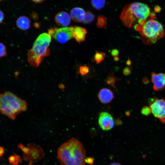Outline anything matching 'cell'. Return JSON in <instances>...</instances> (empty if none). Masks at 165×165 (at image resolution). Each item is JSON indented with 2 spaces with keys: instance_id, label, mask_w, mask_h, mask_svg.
Segmentation results:
<instances>
[{
  "instance_id": "obj_1",
  "label": "cell",
  "mask_w": 165,
  "mask_h": 165,
  "mask_svg": "<svg viewBox=\"0 0 165 165\" xmlns=\"http://www.w3.org/2000/svg\"><path fill=\"white\" fill-rule=\"evenodd\" d=\"M86 156L82 143L74 138L62 144L57 150V158L61 165H85Z\"/></svg>"
},
{
  "instance_id": "obj_2",
  "label": "cell",
  "mask_w": 165,
  "mask_h": 165,
  "mask_svg": "<svg viewBox=\"0 0 165 165\" xmlns=\"http://www.w3.org/2000/svg\"><path fill=\"white\" fill-rule=\"evenodd\" d=\"M27 108L26 102L13 93L6 91L0 94V112L9 119L14 120L17 115Z\"/></svg>"
},
{
  "instance_id": "obj_3",
  "label": "cell",
  "mask_w": 165,
  "mask_h": 165,
  "mask_svg": "<svg viewBox=\"0 0 165 165\" xmlns=\"http://www.w3.org/2000/svg\"><path fill=\"white\" fill-rule=\"evenodd\" d=\"M150 14V9L147 5L134 2L124 9L120 18L126 27L130 28L136 21L141 25L147 20Z\"/></svg>"
},
{
  "instance_id": "obj_4",
  "label": "cell",
  "mask_w": 165,
  "mask_h": 165,
  "mask_svg": "<svg viewBox=\"0 0 165 165\" xmlns=\"http://www.w3.org/2000/svg\"><path fill=\"white\" fill-rule=\"evenodd\" d=\"M51 37L48 33L40 34L34 42L32 49L28 52V61L31 66L38 67L45 57L50 54L49 48Z\"/></svg>"
},
{
  "instance_id": "obj_5",
  "label": "cell",
  "mask_w": 165,
  "mask_h": 165,
  "mask_svg": "<svg viewBox=\"0 0 165 165\" xmlns=\"http://www.w3.org/2000/svg\"><path fill=\"white\" fill-rule=\"evenodd\" d=\"M134 28L143 38L152 43L162 38L164 34L163 24L153 19L146 20L141 25L137 24Z\"/></svg>"
},
{
  "instance_id": "obj_6",
  "label": "cell",
  "mask_w": 165,
  "mask_h": 165,
  "mask_svg": "<svg viewBox=\"0 0 165 165\" xmlns=\"http://www.w3.org/2000/svg\"><path fill=\"white\" fill-rule=\"evenodd\" d=\"M149 105L154 117L165 123V99L155 98L150 101Z\"/></svg>"
},
{
  "instance_id": "obj_7",
  "label": "cell",
  "mask_w": 165,
  "mask_h": 165,
  "mask_svg": "<svg viewBox=\"0 0 165 165\" xmlns=\"http://www.w3.org/2000/svg\"><path fill=\"white\" fill-rule=\"evenodd\" d=\"M27 147L29 149L28 154H23L25 160L33 163L38 162L43 157L44 152L39 146L34 143H29Z\"/></svg>"
},
{
  "instance_id": "obj_8",
  "label": "cell",
  "mask_w": 165,
  "mask_h": 165,
  "mask_svg": "<svg viewBox=\"0 0 165 165\" xmlns=\"http://www.w3.org/2000/svg\"><path fill=\"white\" fill-rule=\"evenodd\" d=\"M74 26H70L57 28L53 38L61 43L67 42L73 38Z\"/></svg>"
},
{
  "instance_id": "obj_9",
  "label": "cell",
  "mask_w": 165,
  "mask_h": 165,
  "mask_svg": "<svg viewBox=\"0 0 165 165\" xmlns=\"http://www.w3.org/2000/svg\"><path fill=\"white\" fill-rule=\"evenodd\" d=\"M98 122L100 127L104 131L110 130L114 127L113 118L110 113L107 112H102L100 114Z\"/></svg>"
},
{
  "instance_id": "obj_10",
  "label": "cell",
  "mask_w": 165,
  "mask_h": 165,
  "mask_svg": "<svg viewBox=\"0 0 165 165\" xmlns=\"http://www.w3.org/2000/svg\"><path fill=\"white\" fill-rule=\"evenodd\" d=\"M151 77V80L154 90L159 91L165 88V73L152 72Z\"/></svg>"
},
{
  "instance_id": "obj_11",
  "label": "cell",
  "mask_w": 165,
  "mask_h": 165,
  "mask_svg": "<svg viewBox=\"0 0 165 165\" xmlns=\"http://www.w3.org/2000/svg\"><path fill=\"white\" fill-rule=\"evenodd\" d=\"M71 18L68 13L65 11H61L58 13L55 16V21L58 26L66 27L71 23Z\"/></svg>"
},
{
  "instance_id": "obj_12",
  "label": "cell",
  "mask_w": 165,
  "mask_h": 165,
  "mask_svg": "<svg viewBox=\"0 0 165 165\" xmlns=\"http://www.w3.org/2000/svg\"><path fill=\"white\" fill-rule=\"evenodd\" d=\"M97 97L102 103L107 104L112 100L114 96L113 92L110 89L103 88L100 90Z\"/></svg>"
},
{
  "instance_id": "obj_13",
  "label": "cell",
  "mask_w": 165,
  "mask_h": 165,
  "mask_svg": "<svg viewBox=\"0 0 165 165\" xmlns=\"http://www.w3.org/2000/svg\"><path fill=\"white\" fill-rule=\"evenodd\" d=\"M86 13L83 9L79 7L73 8L71 11L70 16L71 19L76 22H81L83 21Z\"/></svg>"
},
{
  "instance_id": "obj_14",
  "label": "cell",
  "mask_w": 165,
  "mask_h": 165,
  "mask_svg": "<svg viewBox=\"0 0 165 165\" xmlns=\"http://www.w3.org/2000/svg\"><path fill=\"white\" fill-rule=\"evenodd\" d=\"M86 33V30L85 28L79 26H74L73 37L77 42H80L84 41Z\"/></svg>"
},
{
  "instance_id": "obj_15",
  "label": "cell",
  "mask_w": 165,
  "mask_h": 165,
  "mask_svg": "<svg viewBox=\"0 0 165 165\" xmlns=\"http://www.w3.org/2000/svg\"><path fill=\"white\" fill-rule=\"evenodd\" d=\"M31 21L29 18L24 16H20L17 19L16 25L21 30L26 31L29 29L30 26Z\"/></svg>"
},
{
  "instance_id": "obj_16",
  "label": "cell",
  "mask_w": 165,
  "mask_h": 165,
  "mask_svg": "<svg viewBox=\"0 0 165 165\" xmlns=\"http://www.w3.org/2000/svg\"><path fill=\"white\" fill-rule=\"evenodd\" d=\"M119 80V79L116 77L113 73H111L107 77L106 82L108 85L116 89L115 86L116 82Z\"/></svg>"
},
{
  "instance_id": "obj_17",
  "label": "cell",
  "mask_w": 165,
  "mask_h": 165,
  "mask_svg": "<svg viewBox=\"0 0 165 165\" xmlns=\"http://www.w3.org/2000/svg\"><path fill=\"white\" fill-rule=\"evenodd\" d=\"M105 57L104 53L96 51L94 54L93 61L97 64H98L104 60Z\"/></svg>"
},
{
  "instance_id": "obj_18",
  "label": "cell",
  "mask_w": 165,
  "mask_h": 165,
  "mask_svg": "<svg viewBox=\"0 0 165 165\" xmlns=\"http://www.w3.org/2000/svg\"><path fill=\"white\" fill-rule=\"evenodd\" d=\"M91 4L95 9L99 10L103 8L105 4V0H91Z\"/></svg>"
},
{
  "instance_id": "obj_19",
  "label": "cell",
  "mask_w": 165,
  "mask_h": 165,
  "mask_svg": "<svg viewBox=\"0 0 165 165\" xmlns=\"http://www.w3.org/2000/svg\"><path fill=\"white\" fill-rule=\"evenodd\" d=\"M106 20L104 16H100L97 17L96 25L98 28H104L106 26Z\"/></svg>"
},
{
  "instance_id": "obj_20",
  "label": "cell",
  "mask_w": 165,
  "mask_h": 165,
  "mask_svg": "<svg viewBox=\"0 0 165 165\" xmlns=\"http://www.w3.org/2000/svg\"><path fill=\"white\" fill-rule=\"evenodd\" d=\"M95 16L94 14L90 12L86 13L83 22L86 24H89L91 23L94 20Z\"/></svg>"
},
{
  "instance_id": "obj_21",
  "label": "cell",
  "mask_w": 165,
  "mask_h": 165,
  "mask_svg": "<svg viewBox=\"0 0 165 165\" xmlns=\"http://www.w3.org/2000/svg\"><path fill=\"white\" fill-rule=\"evenodd\" d=\"M89 68L86 65L82 66L79 67V72L82 75H87L89 72Z\"/></svg>"
},
{
  "instance_id": "obj_22",
  "label": "cell",
  "mask_w": 165,
  "mask_h": 165,
  "mask_svg": "<svg viewBox=\"0 0 165 165\" xmlns=\"http://www.w3.org/2000/svg\"><path fill=\"white\" fill-rule=\"evenodd\" d=\"M6 49L3 43L0 42V57H3L6 55Z\"/></svg>"
},
{
  "instance_id": "obj_23",
  "label": "cell",
  "mask_w": 165,
  "mask_h": 165,
  "mask_svg": "<svg viewBox=\"0 0 165 165\" xmlns=\"http://www.w3.org/2000/svg\"><path fill=\"white\" fill-rule=\"evenodd\" d=\"M141 112L143 115L148 116L151 113V111L150 107L145 106L142 108Z\"/></svg>"
},
{
  "instance_id": "obj_24",
  "label": "cell",
  "mask_w": 165,
  "mask_h": 165,
  "mask_svg": "<svg viewBox=\"0 0 165 165\" xmlns=\"http://www.w3.org/2000/svg\"><path fill=\"white\" fill-rule=\"evenodd\" d=\"M15 159L12 165H18L19 163L22 162V159L21 157L16 154L14 153Z\"/></svg>"
},
{
  "instance_id": "obj_25",
  "label": "cell",
  "mask_w": 165,
  "mask_h": 165,
  "mask_svg": "<svg viewBox=\"0 0 165 165\" xmlns=\"http://www.w3.org/2000/svg\"><path fill=\"white\" fill-rule=\"evenodd\" d=\"M18 148L20 149L25 154H28L29 152V149L27 147H26L24 146L21 143H20L18 144Z\"/></svg>"
},
{
  "instance_id": "obj_26",
  "label": "cell",
  "mask_w": 165,
  "mask_h": 165,
  "mask_svg": "<svg viewBox=\"0 0 165 165\" xmlns=\"http://www.w3.org/2000/svg\"><path fill=\"white\" fill-rule=\"evenodd\" d=\"M131 67H127L125 68L123 70V74L125 76H128L131 74Z\"/></svg>"
},
{
  "instance_id": "obj_27",
  "label": "cell",
  "mask_w": 165,
  "mask_h": 165,
  "mask_svg": "<svg viewBox=\"0 0 165 165\" xmlns=\"http://www.w3.org/2000/svg\"><path fill=\"white\" fill-rule=\"evenodd\" d=\"M58 28H50L48 29V34L51 37L54 34Z\"/></svg>"
},
{
  "instance_id": "obj_28",
  "label": "cell",
  "mask_w": 165,
  "mask_h": 165,
  "mask_svg": "<svg viewBox=\"0 0 165 165\" xmlns=\"http://www.w3.org/2000/svg\"><path fill=\"white\" fill-rule=\"evenodd\" d=\"M111 54L114 57L118 56L119 54V51L116 49H112L111 52Z\"/></svg>"
},
{
  "instance_id": "obj_29",
  "label": "cell",
  "mask_w": 165,
  "mask_h": 165,
  "mask_svg": "<svg viewBox=\"0 0 165 165\" xmlns=\"http://www.w3.org/2000/svg\"><path fill=\"white\" fill-rule=\"evenodd\" d=\"M15 159V154L11 155L9 156L8 158V160L9 163L12 165Z\"/></svg>"
},
{
  "instance_id": "obj_30",
  "label": "cell",
  "mask_w": 165,
  "mask_h": 165,
  "mask_svg": "<svg viewBox=\"0 0 165 165\" xmlns=\"http://www.w3.org/2000/svg\"><path fill=\"white\" fill-rule=\"evenodd\" d=\"M4 18V15L3 12L0 10V24L2 23Z\"/></svg>"
},
{
  "instance_id": "obj_31",
  "label": "cell",
  "mask_w": 165,
  "mask_h": 165,
  "mask_svg": "<svg viewBox=\"0 0 165 165\" xmlns=\"http://www.w3.org/2000/svg\"><path fill=\"white\" fill-rule=\"evenodd\" d=\"M5 150L3 148L0 146V157L2 156Z\"/></svg>"
},
{
  "instance_id": "obj_32",
  "label": "cell",
  "mask_w": 165,
  "mask_h": 165,
  "mask_svg": "<svg viewBox=\"0 0 165 165\" xmlns=\"http://www.w3.org/2000/svg\"><path fill=\"white\" fill-rule=\"evenodd\" d=\"M34 2L36 3H42L46 0H31Z\"/></svg>"
},
{
  "instance_id": "obj_33",
  "label": "cell",
  "mask_w": 165,
  "mask_h": 165,
  "mask_svg": "<svg viewBox=\"0 0 165 165\" xmlns=\"http://www.w3.org/2000/svg\"><path fill=\"white\" fill-rule=\"evenodd\" d=\"M126 64L128 65H130L131 64V62L130 59H129L127 61Z\"/></svg>"
},
{
  "instance_id": "obj_34",
  "label": "cell",
  "mask_w": 165,
  "mask_h": 165,
  "mask_svg": "<svg viewBox=\"0 0 165 165\" xmlns=\"http://www.w3.org/2000/svg\"><path fill=\"white\" fill-rule=\"evenodd\" d=\"M59 88L61 89H63L64 88V85L62 84H60L59 86Z\"/></svg>"
},
{
  "instance_id": "obj_35",
  "label": "cell",
  "mask_w": 165,
  "mask_h": 165,
  "mask_svg": "<svg viewBox=\"0 0 165 165\" xmlns=\"http://www.w3.org/2000/svg\"><path fill=\"white\" fill-rule=\"evenodd\" d=\"M114 59L115 61H118L119 59V57L118 56H117L114 57Z\"/></svg>"
},
{
  "instance_id": "obj_36",
  "label": "cell",
  "mask_w": 165,
  "mask_h": 165,
  "mask_svg": "<svg viewBox=\"0 0 165 165\" xmlns=\"http://www.w3.org/2000/svg\"><path fill=\"white\" fill-rule=\"evenodd\" d=\"M110 165H122L120 163H111Z\"/></svg>"
},
{
  "instance_id": "obj_37",
  "label": "cell",
  "mask_w": 165,
  "mask_h": 165,
  "mask_svg": "<svg viewBox=\"0 0 165 165\" xmlns=\"http://www.w3.org/2000/svg\"><path fill=\"white\" fill-rule=\"evenodd\" d=\"M28 165H33V163L30 162L29 163V164Z\"/></svg>"
}]
</instances>
